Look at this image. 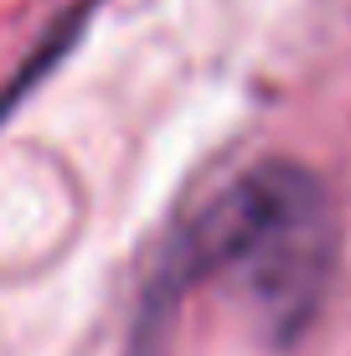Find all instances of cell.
<instances>
[{"instance_id": "obj_1", "label": "cell", "mask_w": 351, "mask_h": 356, "mask_svg": "<svg viewBox=\"0 0 351 356\" xmlns=\"http://www.w3.org/2000/svg\"><path fill=\"white\" fill-rule=\"evenodd\" d=\"M336 207L320 176L263 161L233 176L171 238L150 284V321L202 284L238 289L274 336H295L320 310L336 274Z\"/></svg>"}]
</instances>
